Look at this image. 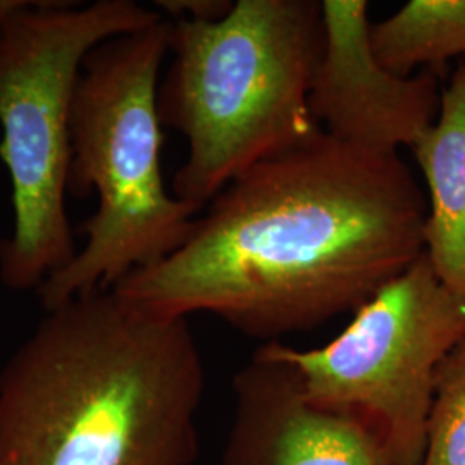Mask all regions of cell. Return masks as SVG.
Segmentation results:
<instances>
[{"label": "cell", "mask_w": 465, "mask_h": 465, "mask_svg": "<svg viewBox=\"0 0 465 465\" xmlns=\"http://www.w3.org/2000/svg\"><path fill=\"white\" fill-rule=\"evenodd\" d=\"M169 21L159 117L188 143L171 192L203 211L247 169L321 130L309 95L324 50L322 2L238 0L219 21Z\"/></svg>", "instance_id": "3957f363"}, {"label": "cell", "mask_w": 465, "mask_h": 465, "mask_svg": "<svg viewBox=\"0 0 465 465\" xmlns=\"http://www.w3.org/2000/svg\"><path fill=\"white\" fill-rule=\"evenodd\" d=\"M232 391L223 465H395L378 432L309 399L297 369L267 343L236 372Z\"/></svg>", "instance_id": "ba28073f"}, {"label": "cell", "mask_w": 465, "mask_h": 465, "mask_svg": "<svg viewBox=\"0 0 465 465\" xmlns=\"http://www.w3.org/2000/svg\"><path fill=\"white\" fill-rule=\"evenodd\" d=\"M203 384L188 319L69 300L0 369V465H192Z\"/></svg>", "instance_id": "7a4b0ae2"}, {"label": "cell", "mask_w": 465, "mask_h": 465, "mask_svg": "<svg viewBox=\"0 0 465 465\" xmlns=\"http://www.w3.org/2000/svg\"><path fill=\"white\" fill-rule=\"evenodd\" d=\"M21 4L23 0H0V25L11 13H15Z\"/></svg>", "instance_id": "4fadbf2b"}, {"label": "cell", "mask_w": 465, "mask_h": 465, "mask_svg": "<svg viewBox=\"0 0 465 465\" xmlns=\"http://www.w3.org/2000/svg\"><path fill=\"white\" fill-rule=\"evenodd\" d=\"M155 9L167 19H193V21H219L230 15L234 5L232 0H157Z\"/></svg>", "instance_id": "7c38bea8"}, {"label": "cell", "mask_w": 465, "mask_h": 465, "mask_svg": "<svg viewBox=\"0 0 465 465\" xmlns=\"http://www.w3.org/2000/svg\"><path fill=\"white\" fill-rule=\"evenodd\" d=\"M163 15L134 0H23L0 25V161L13 224L0 242V282L36 292L76 255L66 200L71 117L84 59L100 44Z\"/></svg>", "instance_id": "5b68a950"}, {"label": "cell", "mask_w": 465, "mask_h": 465, "mask_svg": "<svg viewBox=\"0 0 465 465\" xmlns=\"http://www.w3.org/2000/svg\"><path fill=\"white\" fill-rule=\"evenodd\" d=\"M420 465H465V330L436 376Z\"/></svg>", "instance_id": "8fae6325"}, {"label": "cell", "mask_w": 465, "mask_h": 465, "mask_svg": "<svg viewBox=\"0 0 465 465\" xmlns=\"http://www.w3.org/2000/svg\"><path fill=\"white\" fill-rule=\"evenodd\" d=\"M167 17L100 44L84 59L71 117L67 192L97 195L86 242L35 293L44 311L113 290L136 269L180 249L202 209L167 190L161 167V71L171 52Z\"/></svg>", "instance_id": "277c9868"}, {"label": "cell", "mask_w": 465, "mask_h": 465, "mask_svg": "<svg viewBox=\"0 0 465 465\" xmlns=\"http://www.w3.org/2000/svg\"><path fill=\"white\" fill-rule=\"evenodd\" d=\"M366 0H324V50L309 111L332 138L376 153L412 147L436 121L441 88L430 71L399 76L382 67L369 40Z\"/></svg>", "instance_id": "52a82bcc"}, {"label": "cell", "mask_w": 465, "mask_h": 465, "mask_svg": "<svg viewBox=\"0 0 465 465\" xmlns=\"http://www.w3.org/2000/svg\"><path fill=\"white\" fill-rule=\"evenodd\" d=\"M464 330L465 302L422 253L361 305L328 345H267L297 369L309 399L366 422L393 464L420 465L436 376Z\"/></svg>", "instance_id": "8992f818"}, {"label": "cell", "mask_w": 465, "mask_h": 465, "mask_svg": "<svg viewBox=\"0 0 465 465\" xmlns=\"http://www.w3.org/2000/svg\"><path fill=\"white\" fill-rule=\"evenodd\" d=\"M430 192L424 253L465 302V61L441 90L440 113L411 147Z\"/></svg>", "instance_id": "9c48e42d"}, {"label": "cell", "mask_w": 465, "mask_h": 465, "mask_svg": "<svg viewBox=\"0 0 465 465\" xmlns=\"http://www.w3.org/2000/svg\"><path fill=\"white\" fill-rule=\"evenodd\" d=\"M428 199L400 153L324 130L232 180L183 245L111 290L161 319L207 312L278 341L355 312L424 253Z\"/></svg>", "instance_id": "6da1fadb"}, {"label": "cell", "mask_w": 465, "mask_h": 465, "mask_svg": "<svg viewBox=\"0 0 465 465\" xmlns=\"http://www.w3.org/2000/svg\"><path fill=\"white\" fill-rule=\"evenodd\" d=\"M369 40L378 63L399 76L440 66L465 55V0H411L371 23Z\"/></svg>", "instance_id": "30bf717a"}]
</instances>
